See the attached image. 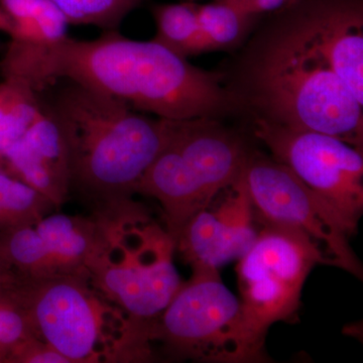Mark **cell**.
Wrapping results in <instances>:
<instances>
[{
	"mask_svg": "<svg viewBox=\"0 0 363 363\" xmlns=\"http://www.w3.org/2000/svg\"><path fill=\"white\" fill-rule=\"evenodd\" d=\"M252 150L221 119L171 121L166 142L136 193L160 203L166 229L175 240L193 215L240 178Z\"/></svg>",
	"mask_w": 363,
	"mask_h": 363,
	"instance_id": "6",
	"label": "cell"
},
{
	"mask_svg": "<svg viewBox=\"0 0 363 363\" xmlns=\"http://www.w3.org/2000/svg\"><path fill=\"white\" fill-rule=\"evenodd\" d=\"M262 225L236 267L245 323L260 350L272 325L297 314L313 267L326 264L319 248L305 234L288 227Z\"/></svg>",
	"mask_w": 363,
	"mask_h": 363,
	"instance_id": "8",
	"label": "cell"
},
{
	"mask_svg": "<svg viewBox=\"0 0 363 363\" xmlns=\"http://www.w3.org/2000/svg\"><path fill=\"white\" fill-rule=\"evenodd\" d=\"M70 25L118 30L124 18L145 0H51Z\"/></svg>",
	"mask_w": 363,
	"mask_h": 363,
	"instance_id": "21",
	"label": "cell"
},
{
	"mask_svg": "<svg viewBox=\"0 0 363 363\" xmlns=\"http://www.w3.org/2000/svg\"><path fill=\"white\" fill-rule=\"evenodd\" d=\"M156 23L154 40L179 56L189 58L205 52L197 4H162L152 6Z\"/></svg>",
	"mask_w": 363,
	"mask_h": 363,
	"instance_id": "18",
	"label": "cell"
},
{
	"mask_svg": "<svg viewBox=\"0 0 363 363\" xmlns=\"http://www.w3.org/2000/svg\"><path fill=\"white\" fill-rule=\"evenodd\" d=\"M236 6L247 11V13L260 16V14L279 11L286 7L292 6L298 0H230Z\"/></svg>",
	"mask_w": 363,
	"mask_h": 363,
	"instance_id": "24",
	"label": "cell"
},
{
	"mask_svg": "<svg viewBox=\"0 0 363 363\" xmlns=\"http://www.w3.org/2000/svg\"><path fill=\"white\" fill-rule=\"evenodd\" d=\"M0 69L2 77L20 79L39 92L69 80L171 121L242 112L224 73L199 68L156 40L130 39L118 30L93 40L67 35L52 45L9 43Z\"/></svg>",
	"mask_w": 363,
	"mask_h": 363,
	"instance_id": "1",
	"label": "cell"
},
{
	"mask_svg": "<svg viewBox=\"0 0 363 363\" xmlns=\"http://www.w3.org/2000/svg\"><path fill=\"white\" fill-rule=\"evenodd\" d=\"M69 26L51 0H0V30L14 44H55L68 35Z\"/></svg>",
	"mask_w": 363,
	"mask_h": 363,
	"instance_id": "14",
	"label": "cell"
},
{
	"mask_svg": "<svg viewBox=\"0 0 363 363\" xmlns=\"http://www.w3.org/2000/svg\"><path fill=\"white\" fill-rule=\"evenodd\" d=\"M9 298L25 310L37 337L70 363L154 358L149 335L98 292L84 272L21 278Z\"/></svg>",
	"mask_w": 363,
	"mask_h": 363,
	"instance_id": "5",
	"label": "cell"
},
{
	"mask_svg": "<svg viewBox=\"0 0 363 363\" xmlns=\"http://www.w3.org/2000/svg\"><path fill=\"white\" fill-rule=\"evenodd\" d=\"M21 277L0 257V297H9L16 290Z\"/></svg>",
	"mask_w": 363,
	"mask_h": 363,
	"instance_id": "25",
	"label": "cell"
},
{
	"mask_svg": "<svg viewBox=\"0 0 363 363\" xmlns=\"http://www.w3.org/2000/svg\"><path fill=\"white\" fill-rule=\"evenodd\" d=\"M37 337L30 318L13 298L0 297V362H7L16 348Z\"/></svg>",
	"mask_w": 363,
	"mask_h": 363,
	"instance_id": "22",
	"label": "cell"
},
{
	"mask_svg": "<svg viewBox=\"0 0 363 363\" xmlns=\"http://www.w3.org/2000/svg\"><path fill=\"white\" fill-rule=\"evenodd\" d=\"M42 109L39 91L20 79L2 77L0 82V161L26 135Z\"/></svg>",
	"mask_w": 363,
	"mask_h": 363,
	"instance_id": "17",
	"label": "cell"
},
{
	"mask_svg": "<svg viewBox=\"0 0 363 363\" xmlns=\"http://www.w3.org/2000/svg\"><path fill=\"white\" fill-rule=\"evenodd\" d=\"M35 229L63 272H86L95 240V218L65 214L45 215Z\"/></svg>",
	"mask_w": 363,
	"mask_h": 363,
	"instance_id": "15",
	"label": "cell"
},
{
	"mask_svg": "<svg viewBox=\"0 0 363 363\" xmlns=\"http://www.w3.org/2000/svg\"><path fill=\"white\" fill-rule=\"evenodd\" d=\"M197 13L205 52L238 49L247 40L259 18L230 0L197 4Z\"/></svg>",
	"mask_w": 363,
	"mask_h": 363,
	"instance_id": "16",
	"label": "cell"
},
{
	"mask_svg": "<svg viewBox=\"0 0 363 363\" xmlns=\"http://www.w3.org/2000/svg\"><path fill=\"white\" fill-rule=\"evenodd\" d=\"M54 205L0 164V207L16 226L35 225Z\"/></svg>",
	"mask_w": 363,
	"mask_h": 363,
	"instance_id": "20",
	"label": "cell"
},
{
	"mask_svg": "<svg viewBox=\"0 0 363 363\" xmlns=\"http://www.w3.org/2000/svg\"><path fill=\"white\" fill-rule=\"evenodd\" d=\"M255 217L262 224L288 227L317 245L325 262L362 279V267L351 248L355 231L323 198L290 169L252 150L242 171Z\"/></svg>",
	"mask_w": 363,
	"mask_h": 363,
	"instance_id": "9",
	"label": "cell"
},
{
	"mask_svg": "<svg viewBox=\"0 0 363 363\" xmlns=\"http://www.w3.org/2000/svg\"><path fill=\"white\" fill-rule=\"evenodd\" d=\"M13 227H16V224L11 220V217L0 207V233L9 230V229L13 228Z\"/></svg>",
	"mask_w": 363,
	"mask_h": 363,
	"instance_id": "26",
	"label": "cell"
},
{
	"mask_svg": "<svg viewBox=\"0 0 363 363\" xmlns=\"http://www.w3.org/2000/svg\"><path fill=\"white\" fill-rule=\"evenodd\" d=\"M192 277L150 328V344H161L171 357L212 362L264 359L253 342L240 298L225 285L217 267L194 264Z\"/></svg>",
	"mask_w": 363,
	"mask_h": 363,
	"instance_id": "7",
	"label": "cell"
},
{
	"mask_svg": "<svg viewBox=\"0 0 363 363\" xmlns=\"http://www.w3.org/2000/svg\"><path fill=\"white\" fill-rule=\"evenodd\" d=\"M212 205L193 215L175 238L176 250L190 266L221 267L252 247L255 210L242 174L217 195Z\"/></svg>",
	"mask_w": 363,
	"mask_h": 363,
	"instance_id": "11",
	"label": "cell"
},
{
	"mask_svg": "<svg viewBox=\"0 0 363 363\" xmlns=\"http://www.w3.org/2000/svg\"><path fill=\"white\" fill-rule=\"evenodd\" d=\"M279 13L245 48L227 87L252 117L363 150V104L332 68L298 2Z\"/></svg>",
	"mask_w": 363,
	"mask_h": 363,
	"instance_id": "2",
	"label": "cell"
},
{
	"mask_svg": "<svg viewBox=\"0 0 363 363\" xmlns=\"http://www.w3.org/2000/svg\"><path fill=\"white\" fill-rule=\"evenodd\" d=\"M40 93L65 138L71 190L98 210L130 199L166 142L171 119L135 111L69 80Z\"/></svg>",
	"mask_w": 363,
	"mask_h": 363,
	"instance_id": "3",
	"label": "cell"
},
{
	"mask_svg": "<svg viewBox=\"0 0 363 363\" xmlns=\"http://www.w3.org/2000/svg\"><path fill=\"white\" fill-rule=\"evenodd\" d=\"M0 257L21 278L40 279L63 272L35 225L13 227L0 233Z\"/></svg>",
	"mask_w": 363,
	"mask_h": 363,
	"instance_id": "19",
	"label": "cell"
},
{
	"mask_svg": "<svg viewBox=\"0 0 363 363\" xmlns=\"http://www.w3.org/2000/svg\"><path fill=\"white\" fill-rule=\"evenodd\" d=\"M332 68L363 104V0H298Z\"/></svg>",
	"mask_w": 363,
	"mask_h": 363,
	"instance_id": "13",
	"label": "cell"
},
{
	"mask_svg": "<svg viewBox=\"0 0 363 363\" xmlns=\"http://www.w3.org/2000/svg\"><path fill=\"white\" fill-rule=\"evenodd\" d=\"M96 240L86 264L91 285L150 333L183 281L175 240L142 205L128 199L98 210Z\"/></svg>",
	"mask_w": 363,
	"mask_h": 363,
	"instance_id": "4",
	"label": "cell"
},
{
	"mask_svg": "<svg viewBox=\"0 0 363 363\" xmlns=\"http://www.w3.org/2000/svg\"><path fill=\"white\" fill-rule=\"evenodd\" d=\"M0 164L44 195L54 206L65 202L71 190L68 147L43 98L39 116Z\"/></svg>",
	"mask_w": 363,
	"mask_h": 363,
	"instance_id": "12",
	"label": "cell"
},
{
	"mask_svg": "<svg viewBox=\"0 0 363 363\" xmlns=\"http://www.w3.org/2000/svg\"><path fill=\"white\" fill-rule=\"evenodd\" d=\"M7 362L70 363L68 358L38 337L21 344L20 347L13 351Z\"/></svg>",
	"mask_w": 363,
	"mask_h": 363,
	"instance_id": "23",
	"label": "cell"
},
{
	"mask_svg": "<svg viewBox=\"0 0 363 363\" xmlns=\"http://www.w3.org/2000/svg\"><path fill=\"white\" fill-rule=\"evenodd\" d=\"M252 133L357 233L363 213L362 150L336 136L259 117H252Z\"/></svg>",
	"mask_w": 363,
	"mask_h": 363,
	"instance_id": "10",
	"label": "cell"
}]
</instances>
